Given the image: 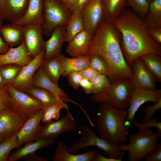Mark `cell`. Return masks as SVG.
Here are the masks:
<instances>
[{
    "instance_id": "d4e9b609",
    "label": "cell",
    "mask_w": 161,
    "mask_h": 161,
    "mask_svg": "<svg viewBox=\"0 0 161 161\" xmlns=\"http://www.w3.org/2000/svg\"><path fill=\"white\" fill-rule=\"evenodd\" d=\"M43 0H29L26 10L22 17L15 24L24 25L42 24L43 19Z\"/></svg>"
},
{
    "instance_id": "8fae6325",
    "label": "cell",
    "mask_w": 161,
    "mask_h": 161,
    "mask_svg": "<svg viewBox=\"0 0 161 161\" xmlns=\"http://www.w3.org/2000/svg\"><path fill=\"white\" fill-rule=\"evenodd\" d=\"M42 34L41 24H30L23 26V41L32 59L44 50L45 41Z\"/></svg>"
},
{
    "instance_id": "ffe728a7",
    "label": "cell",
    "mask_w": 161,
    "mask_h": 161,
    "mask_svg": "<svg viewBox=\"0 0 161 161\" xmlns=\"http://www.w3.org/2000/svg\"><path fill=\"white\" fill-rule=\"evenodd\" d=\"M32 59L23 41L17 47H10L7 52L0 54V66L7 64H15L23 66Z\"/></svg>"
},
{
    "instance_id": "2e32d148",
    "label": "cell",
    "mask_w": 161,
    "mask_h": 161,
    "mask_svg": "<svg viewBox=\"0 0 161 161\" xmlns=\"http://www.w3.org/2000/svg\"><path fill=\"white\" fill-rule=\"evenodd\" d=\"M131 68L133 74L130 79L134 89L149 90L157 89L155 79L146 68L140 58L133 62Z\"/></svg>"
},
{
    "instance_id": "3957f363",
    "label": "cell",
    "mask_w": 161,
    "mask_h": 161,
    "mask_svg": "<svg viewBox=\"0 0 161 161\" xmlns=\"http://www.w3.org/2000/svg\"><path fill=\"white\" fill-rule=\"evenodd\" d=\"M99 109L96 122L100 136L117 145L126 142L129 126L126 123L127 109L120 110L105 103Z\"/></svg>"
},
{
    "instance_id": "d6986e66",
    "label": "cell",
    "mask_w": 161,
    "mask_h": 161,
    "mask_svg": "<svg viewBox=\"0 0 161 161\" xmlns=\"http://www.w3.org/2000/svg\"><path fill=\"white\" fill-rule=\"evenodd\" d=\"M66 27L59 26L53 31L49 38L45 41L43 60L57 57L61 55L63 43L65 42Z\"/></svg>"
},
{
    "instance_id": "7a4b0ae2",
    "label": "cell",
    "mask_w": 161,
    "mask_h": 161,
    "mask_svg": "<svg viewBox=\"0 0 161 161\" xmlns=\"http://www.w3.org/2000/svg\"><path fill=\"white\" fill-rule=\"evenodd\" d=\"M120 32L112 23L103 20L96 31L85 55H96L106 62L111 83L131 78L132 68L127 63L121 46Z\"/></svg>"
},
{
    "instance_id": "cb8c5ba5",
    "label": "cell",
    "mask_w": 161,
    "mask_h": 161,
    "mask_svg": "<svg viewBox=\"0 0 161 161\" xmlns=\"http://www.w3.org/2000/svg\"><path fill=\"white\" fill-rule=\"evenodd\" d=\"M55 140L54 138L41 139L26 143L23 147L17 149L10 155L8 161H16L21 159H24L34 154L38 150L52 145Z\"/></svg>"
},
{
    "instance_id": "74e56055",
    "label": "cell",
    "mask_w": 161,
    "mask_h": 161,
    "mask_svg": "<svg viewBox=\"0 0 161 161\" xmlns=\"http://www.w3.org/2000/svg\"><path fill=\"white\" fill-rule=\"evenodd\" d=\"M89 66L98 73L109 76L107 65L104 60L100 56L96 55H90Z\"/></svg>"
},
{
    "instance_id": "30bf717a",
    "label": "cell",
    "mask_w": 161,
    "mask_h": 161,
    "mask_svg": "<svg viewBox=\"0 0 161 161\" xmlns=\"http://www.w3.org/2000/svg\"><path fill=\"white\" fill-rule=\"evenodd\" d=\"M28 117L10 108L0 110V134L6 138L16 134Z\"/></svg>"
},
{
    "instance_id": "d6a6232c",
    "label": "cell",
    "mask_w": 161,
    "mask_h": 161,
    "mask_svg": "<svg viewBox=\"0 0 161 161\" xmlns=\"http://www.w3.org/2000/svg\"><path fill=\"white\" fill-rule=\"evenodd\" d=\"M65 109L67 113L69 112L68 105L62 100H60L51 105L44 107L41 121L46 124L50 123L53 119L57 120L60 117V111Z\"/></svg>"
},
{
    "instance_id": "b9f144b4",
    "label": "cell",
    "mask_w": 161,
    "mask_h": 161,
    "mask_svg": "<svg viewBox=\"0 0 161 161\" xmlns=\"http://www.w3.org/2000/svg\"><path fill=\"white\" fill-rule=\"evenodd\" d=\"M11 97L6 89H0V110L9 108Z\"/></svg>"
},
{
    "instance_id": "f907efd6",
    "label": "cell",
    "mask_w": 161,
    "mask_h": 161,
    "mask_svg": "<svg viewBox=\"0 0 161 161\" xmlns=\"http://www.w3.org/2000/svg\"><path fill=\"white\" fill-rule=\"evenodd\" d=\"M24 159L25 160L30 161H47V160L45 158L36 156L35 154L27 157Z\"/></svg>"
},
{
    "instance_id": "277c9868",
    "label": "cell",
    "mask_w": 161,
    "mask_h": 161,
    "mask_svg": "<svg viewBox=\"0 0 161 161\" xmlns=\"http://www.w3.org/2000/svg\"><path fill=\"white\" fill-rule=\"evenodd\" d=\"M134 89L130 78L121 79L111 84L91 97L95 103L106 104L120 110L127 109Z\"/></svg>"
},
{
    "instance_id": "ee69618b",
    "label": "cell",
    "mask_w": 161,
    "mask_h": 161,
    "mask_svg": "<svg viewBox=\"0 0 161 161\" xmlns=\"http://www.w3.org/2000/svg\"><path fill=\"white\" fill-rule=\"evenodd\" d=\"M147 27L152 39L157 43L161 44V28L148 27Z\"/></svg>"
},
{
    "instance_id": "836d02e7",
    "label": "cell",
    "mask_w": 161,
    "mask_h": 161,
    "mask_svg": "<svg viewBox=\"0 0 161 161\" xmlns=\"http://www.w3.org/2000/svg\"><path fill=\"white\" fill-rule=\"evenodd\" d=\"M18 144L16 134L5 138L0 143V161H7L11 151Z\"/></svg>"
},
{
    "instance_id": "d590c367",
    "label": "cell",
    "mask_w": 161,
    "mask_h": 161,
    "mask_svg": "<svg viewBox=\"0 0 161 161\" xmlns=\"http://www.w3.org/2000/svg\"><path fill=\"white\" fill-rule=\"evenodd\" d=\"M92 86V94L97 93L106 88L111 83L107 76L98 74L90 80Z\"/></svg>"
},
{
    "instance_id": "ba28073f",
    "label": "cell",
    "mask_w": 161,
    "mask_h": 161,
    "mask_svg": "<svg viewBox=\"0 0 161 161\" xmlns=\"http://www.w3.org/2000/svg\"><path fill=\"white\" fill-rule=\"evenodd\" d=\"M6 89L10 94V101L9 108L28 117L43 109L42 103L29 94L18 90L9 84Z\"/></svg>"
},
{
    "instance_id": "83f0119b",
    "label": "cell",
    "mask_w": 161,
    "mask_h": 161,
    "mask_svg": "<svg viewBox=\"0 0 161 161\" xmlns=\"http://www.w3.org/2000/svg\"><path fill=\"white\" fill-rule=\"evenodd\" d=\"M126 0H102L103 20L112 23L125 9Z\"/></svg>"
},
{
    "instance_id": "6da1fadb",
    "label": "cell",
    "mask_w": 161,
    "mask_h": 161,
    "mask_svg": "<svg viewBox=\"0 0 161 161\" xmlns=\"http://www.w3.org/2000/svg\"><path fill=\"white\" fill-rule=\"evenodd\" d=\"M121 35L120 46L126 61L133 62L149 53L161 56V46L151 37L147 26L131 8L125 9L112 22Z\"/></svg>"
},
{
    "instance_id": "1f68e13d",
    "label": "cell",
    "mask_w": 161,
    "mask_h": 161,
    "mask_svg": "<svg viewBox=\"0 0 161 161\" xmlns=\"http://www.w3.org/2000/svg\"><path fill=\"white\" fill-rule=\"evenodd\" d=\"M41 66L45 74L55 84L58 85L59 78L62 74V69L57 58L43 60Z\"/></svg>"
},
{
    "instance_id": "ac0fdd59",
    "label": "cell",
    "mask_w": 161,
    "mask_h": 161,
    "mask_svg": "<svg viewBox=\"0 0 161 161\" xmlns=\"http://www.w3.org/2000/svg\"><path fill=\"white\" fill-rule=\"evenodd\" d=\"M43 88L52 92L64 102H69L82 107L70 99L64 91L53 82L45 74L41 66L38 69L33 77L32 86Z\"/></svg>"
},
{
    "instance_id": "603a6c76",
    "label": "cell",
    "mask_w": 161,
    "mask_h": 161,
    "mask_svg": "<svg viewBox=\"0 0 161 161\" xmlns=\"http://www.w3.org/2000/svg\"><path fill=\"white\" fill-rule=\"evenodd\" d=\"M97 152L96 150H91L83 154H73L68 151L66 144L60 141L57 144L52 160L53 161H94Z\"/></svg>"
},
{
    "instance_id": "ab89813d",
    "label": "cell",
    "mask_w": 161,
    "mask_h": 161,
    "mask_svg": "<svg viewBox=\"0 0 161 161\" xmlns=\"http://www.w3.org/2000/svg\"><path fill=\"white\" fill-rule=\"evenodd\" d=\"M161 108V98L153 106H146L143 109L145 112V116L143 119V122L145 123L148 121L152 117L154 113Z\"/></svg>"
},
{
    "instance_id": "7bdbcfd3",
    "label": "cell",
    "mask_w": 161,
    "mask_h": 161,
    "mask_svg": "<svg viewBox=\"0 0 161 161\" xmlns=\"http://www.w3.org/2000/svg\"><path fill=\"white\" fill-rule=\"evenodd\" d=\"M145 161H161V143H159L157 148L145 157Z\"/></svg>"
},
{
    "instance_id": "9f6ffc18",
    "label": "cell",
    "mask_w": 161,
    "mask_h": 161,
    "mask_svg": "<svg viewBox=\"0 0 161 161\" xmlns=\"http://www.w3.org/2000/svg\"><path fill=\"white\" fill-rule=\"evenodd\" d=\"M3 0H0V4L2 2Z\"/></svg>"
},
{
    "instance_id": "681fc988",
    "label": "cell",
    "mask_w": 161,
    "mask_h": 161,
    "mask_svg": "<svg viewBox=\"0 0 161 161\" xmlns=\"http://www.w3.org/2000/svg\"><path fill=\"white\" fill-rule=\"evenodd\" d=\"M94 161H118L117 160L106 157L103 156L101 153H96L95 155Z\"/></svg>"
},
{
    "instance_id": "f546056e",
    "label": "cell",
    "mask_w": 161,
    "mask_h": 161,
    "mask_svg": "<svg viewBox=\"0 0 161 161\" xmlns=\"http://www.w3.org/2000/svg\"><path fill=\"white\" fill-rule=\"evenodd\" d=\"M140 58L156 82H161V57L154 53L145 54Z\"/></svg>"
},
{
    "instance_id": "11a10c76",
    "label": "cell",
    "mask_w": 161,
    "mask_h": 161,
    "mask_svg": "<svg viewBox=\"0 0 161 161\" xmlns=\"http://www.w3.org/2000/svg\"><path fill=\"white\" fill-rule=\"evenodd\" d=\"M147 1L150 3V2H152L154 0H147Z\"/></svg>"
},
{
    "instance_id": "bcb514c9",
    "label": "cell",
    "mask_w": 161,
    "mask_h": 161,
    "mask_svg": "<svg viewBox=\"0 0 161 161\" xmlns=\"http://www.w3.org/2000/svg\"><path fill=\"white\" fill-rule=\"evenodd\" d=\"M79 85L86 93L92 94V86L90 80L83 78L81 80Z\"/></svg>"
},
{
    "instance_id": "4fadbf2b",
    "label": "cell",
    "mask_w": 161,
    "mask_h": 161,
    "mask_svg": "<svg viewBox=\"0 0 161 161\" xmlns=\"http://www.w3.org/2000/svg\"><path fill=\"white\" fill-rule=\"evenodd\" d=\"M44 50L22 67L19 74L9 85L16 89L26 92L32 86L34 75L43 61Z\"/></svg>"
},
{
    "instance_id": "9a60e30c",
    "label": "cell",
    "mask_w": 161,
    "mask_h": 161,
    "mask_svg": "<svg viewBox=\"0 0 161 161\" xmlns=\"http://www.w3.org/2000/svg\"><path fill=\"white\" fill-rule=\"evenodd\" d=\"M44 112L41 109L28 118L21 129L16 134L18 144L16 149L26 143L35 140L44 126L41 125Z\"/></svg>"
},
{
    "instance_id": "4316f807",
    "label": "cell",
    "mask_w": 161,
    "mask_h": 161,
    "mask_svg": "<svg viewBox=\"0 0 161 161\" xmlns=\"http://www.w3.org/2000/svg\"><path fill=\"white\" fill-rule=\"evenodd\" d=\"M148 27L161 28V0H154L141 18Z\"/></svg>"
},
{
    "instance_id": "8992f818",
    "label": "cell",
    "mask_w": 161,
    "mask_h": 161,
    "mask_svg": "<svg viewBox=\"0 0 161 161\" xmlns=\"http://www.w3.org/2000/svg\"><path fill=\"white\" fill-rule=\"evenodd\" d=\"M118 145L111 143L98 136L91 128L83 126L80 139L70 147L68 151L71 153H75L82 149L91 146H95L101 149L108 157L118 161H121L124 157V153L123 151L120 149Z\"/></svg>"
},
{
    "instance_id": "e0dca14e",
    "label": "cell",
    "mask_w": 161,
    "mask_h": 161,
    "mask_svg": "<svg viewBox=\"0 0 161 161\" xmlns=\"http://www.w3.org/2000/svg\"><path fill=\"white\" fill-rule=\"evenodd\" d=\"M29 0H3L0 4V18L16 23L24 14Z\"/></svg>"
},
{
    "instance_id": "7dc6e473",
    "label": "cell",
    "mask_w": 161,
    "mask_h": 161,
    "mask_svg": "<svg viewBox=\"0 0 161 161\" xmlns=\"http://www.w3.org/2000/svg\"><path fill=\"white\" fill-rule=\"evenodd\" d=\"M89 0H76L71 10V13L74 11L81 12L82 10Z\"/></svg>"
},
{
    "instance_id": "60d3db41",
    "label": "cell",
    "mask_w": 161,
    "mask_h": 161,
    "mask_svg": "<svg viewBox=\"0 0 161 161\" xmlns=\"http://www.w3.org/2000/svg\"><path fill=\"white\" fill-rule=\"evenodd\" d=\"M70 85L74 89H78L80 87V82L83 78L80 71H75L69 74L67 77Z\"/></svg>"
},
{
    "instance_id": "8d00e7d4",
    "label": "cell",
    "mask_w": 161,
    "mask_h": 161,
    "mask_svg": "<svg viewBox=\"0 0 161 161\" xmlns=\"http://www.w3.org/2000/svg\"><path fill=\"white\" fill-rule=\"evenodd\" d=\"M149 4L147 0H126L125 6L131 7L134 13L141 18L146 12Z\"/></svg>"
},
{
    "instance_id": "f6af8a7d",
    "label": "cell",
    "mask_w": 161,
    "mask_h": 161,
    "mask_svg": "<svg viewBox=\"0 0 161 161\" xmlns=\"http://www.w3.org/2000/svg\"><path fill=\"white\" fill-rule=\"evenodd\" d=\"M83 78L90 80L99 74L90 66L80 71Z\"/></svg>"
},
{
    "instance_id": "816d5d0a",
    "label": "cell",
    "mask_w": 161,
    "mask_h": 161,
    "mask_svg": "<svg viewBox=\"0 0 161 161\" xmlns=\"http://www.w3.org/2000/svg\"><path fill=\"white\" fill-rule=\"evenodd\" d=\"M71 12L72 7L76 0H58Z\"/></svg>"
},
{
    "instance_id": "f35d334b",
    "label": "cell",
    "mask_w": 161,
    "mask_h": 161,
    "mask_svg": "<svg viewBox=\"0 0 161 161\" xmlns=\"http://www.w3.org/2000/svg\"><path fill=\"white\" fill-rule=\"evenodd\" d=\"M139 130V132L151 127H155L158 132L161 133V123L159 122L155 118H151L145 123H139L133 120L132 123Z\"/></svg>"
},
{
    "instance_id": "5b68a950",
    "label": "cell",
    "mask_w": 161,
    "mask_h": 161,
    "mask_svg": "<svg viewBox=\"0 0 161 161\" xmlns=\"http://www.w3.org/2000/svg\"><path fill=\"white\" fill-rule=\"evenodd\" d=\"M161 133H154L149 128L128 137L129 143L119 145L120 149L128 153V160L140 161L148 154L155 149L159 143L158 138Z\"/></svg>"
},
{
    "instance_id": "f1b7e54d",
    "label": "cell",
    "mask_w": 161,
    "mask_h": 161,
    "mask_svg": "<svg viewBox=\"0 0 161 161\" xmlns=\"http://www.w3.org/2000/svg\"><path fill=\"white\" fill-rule=\"evenodd\" d=\"M81 12L74 11L66 27L65 42H68L78 33L84 30Z\"/></svg>"
},
{
    "instance_id": "db71d44e",
    "label": "cell",
    "mask_w": 161,
    "mask_h": 161,
    "mask_svg": "<svg viewBox=\"0 0 161 161\" xmlns=\"http://www.w3.org/2000/svg\"><path fill=\"white\" fill-rule=\"evenodd\" d=\"M5 138L4 135L0 134V143Z\"/></svg>"
},
{
    "instance_id": "52a82bcc",
    "label": "cell",
    "mask_w": 161,
    "mask_h": 161,
    "mask_svg": "<svg viewBox=\"0 0 161 161\" xmlns=\"http://www.w3.org/2000/svg\"><path fill=\"white\" fill-rule=\"evenodd\" d=\"M43 34L49 37L57 27H66L72 13L58 0H43Z\"/></svg>"
},
{
    "instance_id": "5bb4252c",
    "label": "cell",
    "mask_w": 161,
    "mask_h": 161,
    "mask_svg": "<svg viewBox=\"0 0 161 161\" xmlns=\"http://www.w3.org/2000/svg\"><path fill=\"white\" fill-rule=\"evenodd\" d=\"M75 121L70 112L60 120L46 124L37 136L36 140L41 139H53L65 132L75 129Z\"/></svg>"
},
{
    "instance_id": "4dcf8cb0",
    "label": "cell",
    "mask_w": 161,
    "mask_h": 161,
    "mask_svg": "<svg viewBox=\"0 0 161 161\" xmlns=\"http://www.w3.org/2000/svg\"><path fill=\"white\" fill-rule=\"evenodd\" d=\"M26 92L40 101L44 108L62 100L50 92L39 87L32 86Z\"/></svg>"
},
{
    "instance_id": "e575fe53",
    "label": "cell",
    "mask_w": 161,
    "mask_h": 161,
    "mask_svg": "<svg viewBox=\"0 0 161 161\" xmlns=\"http://www.w3.org/2000/svg\"><path fill=\"white\" fill-rule=\"evenodd\" d=\"M23 66L7 64L0 66V72L6 85L10 84L17 77Z\"/></svg>"
},
{
    "instance_id": "7402d4cb",
    "label": "cell",
    "mask_w": 161,
    "mask_h": 161,
    "mask_svg": "<svg viewBox=\"0 0 161 161\" xmlns=\"http://www.w3.org/2000/svg\"><path fill=\"white\" fill-rule=\"evenodd\" d=\"M57 58L62 68L61 75L64 77L72 72L80 71L89 66L90 55L70 58L61 54Z\"/></svg>"
},
{
    "instance_id": "f5cc1de1",
    "label": "cell",
    "mask_w": 161,
    "mask_h": 161,
    "mask_svg": "<svg viewBox=\"0 0 161 161\" xmlns=\"http://www.w3.org/2000/svg\"><path fill=\"white\" fill-rule=\"evenodd\" d=\"M6 84L0 72V89L5 88Z\"/></svg>"
},
{
    "instance_id": "c3c4849f",
    "label": "cell",
    "mask_w": 161,
    "mask_h": 161,
    "mask_svg": "<svg viewBox=\"0 0 161 161\" xmlns=\"http://www.w3.org/2000/svg\"><path fill=\"white\" fill-rule=\"evenodd\" d=\"M3 20L0 18V28L2 24ZM10 47L2 39L0 32V54L5 53L8 50Z\"/></svg>"
},
{
    "instance_id": "484cf974",
    "label": "cell",
    "mask_w": 161,
    "mask_h": 161,
    "mask_svg": "<svg viewBox=\"0 0 161 161\" xmlns=\"http://www.w3.org/2000/svg\"><path fill=\"white\" fill-rule=\"evenodd\" d=\"M23 25L15 23L1 25V35L3 40L10 47L18 46L23 42Z\"/></svg>"
},
{
    "instance_id": "44dd1931",
    "label": "cell",
    "mask_w": 161,
    "mask_h": 161,
    "mask_svg": "<svg viewBox=\"0 0 161 161\" xmlns=\"http://www.w3.org/2000/svg\"><path fill=\"white\" fill-rule=\"evenodd\" d=\"M93 36L83 30L68 42L66 52L72 57L85 55L89 50Z\"/></svg>"
},
{
    "instance_id": "7c38bea8",
    "label": "cell",
    "mask_w": 161,
    "mask_h": 161,
    "mask_svg": "<svg viewBox=\"0 0 161 161\" xmlns=\"http://www.w3.org/2000/svg\"><path fill=\"white\" fill-rule=\"evenodd\" d=\"M161 98V89L149 90L136 88L132 93L126 120L127 125L129 126L134 120V116L140 107L145 103L151 101L154 103Z\"/></svg>"
},
{
    "instance_id": "9c48e42d",
    "label": "cell",
    "mask_w": 161,
    "mask_h": 161,
    "mask_svg": "<svg viewBox=\"0 0 161 161\" xmlns=\"http://www.w3.org/2000/svg\"><path fill=\"white\" fill-rule=\"evenodd\" d=\"M81 14L84 30L93 36L103 19L102 0H89Z\"/></svg>"
}]
</instances>
